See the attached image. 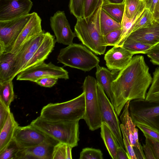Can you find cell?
I'll use <instances>...</instances> for the list:
<instances>
[{"mask_svg": "<svg viewBox=\"0 0 159 159\" xmlns=\"http://www.w3.org/2000/svg\"><path fill=\"white\" fill-rule=\"evenodd\" d=\"M97 93L102 122L110 128L120 146L124 148L119 120L114 108L101 85L97 83Z\"/></svg>", "mask_w": 159, "mask_h": 159, "instance_id": "9c48e42d", "label": "cell"}, {"mask_svg": "<svg viewBox=\"0 0 159 159\" xmlns=\"http://www.w3.org/2000/svg\"><path fill=\"white\" fill-rule=\"evenodd\" d=\"M154 21L152 13L149 9L145 8L137 20L132 32L149 26Z\"/></svg>", "mask_w": 159, "mask_h": 159, "instance_id": "d6a6232c", "label": "cell"}, {"mask_svg": "<svg viewBox=\"0 0 159 159\" xmlns=\"http://www.w3.org/2000/svg\"><path fill=\"white\" fill-rule=\"evenodd\" d=\"M133 55L123 47L113 46L105 54L104 59L107 68L115 73L125 68Z\"/></svg>", "mask_w": 159, "mask_h": 159, "instance_id": "9a60e30c", "label": "cell"}, {"mask_svg": "<svg viewBox=\"0 0 159 159\" xmlns=\"http://www.w3.org/2000/svg\"><path fill=\"white\" fill-rule=\"evenodd\" d=\"M58 63L89 71L98 65L99 59L90 50L82 45L72 43L61 49L57 56Z\"/></svg>", "mask_w": 159, "mask_h": 159, "instance_id": "5b68a950", "label": "cell"}, {"mask_svg": "<svg viewBox=\"0 0 159 159\" xmlns=\"http://www.w3.org/2000/svg\"><path fill=\"white\" fill-rule=\"evenodd\" d=\"M125 3L102 5L101 9L117 23L121 24L124 14Z\"/></svg>", "mask_w": 159, "mask_h": 159, "instance_id": "484cf974", "label": "cell"}, {"mask_svg": "<svg viewBox=\"0 0 159 159\" xmlns=\"http://www.w3.org/2000/svg\"><path fill=\"white\" fill-rule=\"evenodd\" d=\"M56 42V39L53 35L49 32H46L41 44L24 70L44 62L53 50Z\"/></svg>", "mask_w": 159, "mask_h": 159, "instance_id": "d6986e66", "label": "cell"}, {"mask_svg": "<svg viewBox=\"0 0 159 159\" xmlns=\"http://www.w3.org/2000/svg\"><path fill=\"white\" fill-rule=\"evenodd\" d=\"M49 137L73 148L79 140V120L53 121L39 116L30 123Z\"/></svg>", "mask_w": 159, "mask_h": 159, "instance_id": "3957f363", "label": "cell"}, {"mask_svg": "<svg viewBox=\"0 0 159 159\" xmlns=\"http://www.w3.org/2000/svg\"><path fill=\"white\" fill-rule=\"evenodd\" d=\"M136 125L142 131L144 134L147 135L159 141V132L143 125L137 124Z\"/></svg>", "mask_w": 159, "mask_h": 159, "instance_id": "7bdbcfd3", "label": "cell"}, {"mask_svg": "<svg viewBox=\"0 0 159 159\" xmlns=\"http://www.w3.org/2000/svg\"><path fill=\"white\" fill-rule=\"evenodd\" d=\"M72 147L65 143L58 142L54 146L52 159H71Z\"/></svg>", "mask_w": 159, "mask_h": 159, "instance_id": "1f68e13d", "label": "cell"}, {"mask_svg": "<svg viewBox=\"0 0 159 159\" xmlns=\"http://www.w3.org/2000/svg\"><path fill=\"white\" fill-rule=\"evenodd\" d=\"M116 159H129V156L124 148L119 147L116 152Z\"/></svg>", "mask_w": 159, "mask_h": 159, "instance_id": "7dc6e473", "label": "cell"}, {"mask_svg": "<svg viewBox=\"0 0 159 159\" xmlns=\"http://www.w3.org/2000/svg\"><path fill=\"white\" fill-rule=\"evenodd\" d=\"M120 128L124 147L129 156V159H137L133 148L126 134L124 127L122 124H120Z\"/></svg>", "mask_w": 159, "mask_h": 159, "instance_id": "ab89813d", "label": "cell"}, {"mask_svg": "<svg viewBox=\"0 0 159 159\" xmlns=\"http://www.w3.org/2000/svg\"><path fill=\"white\" fill-rule=\"evenodd\" d=\"M21 149L13 140L4 151L0 154V159H16Z\"/></svg>", "mask_w": 159, "mask_h": 159, "instance_id": "d590c367", "label": "cell"}, {"mask_svg": "<svg viewBox=\"0 0 159 159\" xmlns=\"http://www.w3.org/2000/svg\"><path fill=\"white\" fill-rule=\"evenodd\" d=\"M129 111L133 122L159 132V101L136 99L129 101Z\"/></svg>", "mask_w": 159, "mask_h": 159, "instance_id": "52a82bcc", "label": "cell"}, {"mask_svg": "<svg viewBox=\"0 0 159 159\" xmlns=\"http://www.w3.org/2000/svg\"></svg>", "mask_w": 159, "mask_h": 159, "instance_id": "816d5d0a", "label": "cell"}, {"mask_svg": "<svg viewBox=\"0 0 159 159\" xmlns=\"http://www.w3.org/2000/svg\"><path fill=\"white\" fill-rule=\"evenodd\" d=\"M58 143L52 139L36 146L21 149L16 159H52L54 146Z\"/></svg>", "mask_w": 159, "mask_h": 159, "instance_id": "2e32d148", "label": "cell"}, {"mask_svg": "<svg viewBox=\"0 0 159 159\" xmlns=\"http://www.w3.org/2000/svg\"><path fill=\"white\" fill-rule=\"evenodd\" d=\"M19 126L13 113L11 112L2 129L0 130V154L12 141L15 131Z\"/></svg>", "mask_w": 159, "mask_h": 159, "instance_id": "ffe728a7", "label": "cell"}, {"mask_svg": "<svg viewBox=\"0 0 159 159\" xmlns=\"http://www.w3.org/2000/svg\"><path fill=\"white\" fill-rule=\"evenodd\" d=\"M125 0H103L102 5L108 4H121L124 3Z\"/></svg>", "mask_w": 159, "mask_h": 159, "instance_id": "f907efd6", "label": "cell"}, {"mask_svg": "<svg viewBox=\"0 0 159 159\" xmlns=\"http://www.w3.org/2000/svg\"><path fill=\"white\" fill-rule=\"evenodd\" d=\"M143 0H125L124 15L128 19L132 18L143 2Z\"/></svg>", "mask_w": 159, "mask_h": 159, "instance_id": "836d02e7", "label": "cell"}, {"mask_svg": "<svg viewBox=\"0 0 159 159\" xmlns=\"http://www.w3.org/2000/svg\"><path fill=\"white\" fill-rule=\"evenodd\" d=\"M54 77L58 79H69L68 72L63 67L56 66L51 62H44L25 69L17 75L16 80L35 82L44 77Z\"/></svg>", "mask_w": 159, "mask_h": 159, "instance_id": "30bf717a", "label": "cell"}, {"mask_svg": "<svg viewBox=\"0 0 159 159\" xmlns=\"http://www.w3.org/2000/svg\"><path fill=\"white\" fill-rule=\"evenodd\" d=\"M84 2V0H70V10L77 19L83 17Z\"/></svg>", "mask_w": 159, "mask_h": 159, "instance_id": "8d00e7d4", "label": "cell"}, {"mask_svg": "<svg viewBox=\"0 0 159 159\" xmlns=\"http://www.w3.org/2000/svg\"><path fill=\"white\" fill-rule=\"evenodd\" d=\"M127 39L155 46L159 44V23L154 20L149 26L132 32Z\"/></svg>", "mask_w": 159, "mask_h": 159, "instance_id": "ac0fdd59", "label": "cell"}, {"mask_svg": "<svg viewBox=\"0 0 159 159\" xmlns=\"http://www.w3.org/2000/svg\"><path fill=\"white\" fill-rule=\"evenodd\" d=\"M142 148L146 159H155L153 151L148 143L146 142L143 144Z\"/></svg>", "mask_w": 159, "mask_h": 159, "instance_id": "bcb514c9", "label": "cell"}, {"mask_svg": "<svg viewBox=\"0 0 159 159\" xmlns=\"http://www.w3.org/2000/svg\"><path fill=\"white\" fill-rule=\"evenodd\" d=\"M10 107L0 100V130L2 129L11 113Z\"/></svg>", "mask_w": 159, "mask_h": 159, "instance_id": "60d3db41", "label": "cell"}, {"mask_svg": "<svg viewBox=\"0 0 159 159\" xmlns=\"http://www.w3.org/2000/svg\"><path fill=\"white\" fill-rule=\"evenodd\" d=\"M15 54L9 52L0 54V82L11 80L13 74Z\"/></svg>", "mask_w": 159, "mask_h": 159, "instance_id": "44dd1931", "label": "cell"}, {"mask_svg": "<svg viewBox=\"0 0 159 159\" xmlns=\"http://www.w3.org/2000/svg\"><path fill=\"white\" fill-rule=\"evenodd\" d=\"M100 26L101 32L103 36L111 31L121 28V24L113 20L102 9L100 16Z\"/></svg>", "mask_w": 159, "mask_h": 159, "instance_id": "d4e9b609", "label": "cell"}, {"mask_svg": "<svg viewBox=\"0 0 159 159\" xmlns=\"http://www.w3.org/2000/svg\"><path fill=\"white\" fill-rule=\"evenodd\" d=\"M101 6L99 7L89 18L77 19L75 26L76 36L82 43L97 55L103 54L107 47L100 26Z\"/></svg>", "mask_w": 159, "mask_h": 159, "instance_id": "7a4b0ae2", "label": "cell"}, {"mask_svg": "<svg viewBox=\"0 0 159 159\" xmlns=\"http://www.w3.org/2000/svg\"><path fill=\"white\" fill-rule=\"evenodd\" d=\"M41 19L35 12L31 13L30 18L20 34L10 52L16 54L23 43L32 36L43 33Z\"/></svg>", "mask_w": 159, "mask_h": 159, "instance_id": "e0dca14e", "label": "cell"}, {"mask_svg": "<svg viewBox=\"0 0 159 159\" xmlns=\"http://www.w3.org/2000/svg\"><path fill=\"white\" fill-rule=\"evenodd\" d=\"M144 1V0H143Z\"/></svg>", "mask_w": 159, "mask_h": 159, "instance_id": "f5cc1de1", "label": "cell"}, {"mask_svg": "<svg viewBox=\"0 0 159 159\" xmlns=\"http://www.w3.org/2000/svg\"><path fill=\"white\" fill-rule=\"evenodd\" d=\"M103 0H84L83 17H90L100 7L102 6Z\"/></svg>", "mask_w": 159, "mask_h": 159, "instance_id": "e575fe53", "label": "cell"}, {"mask_svg": "<svg viewBox=\"0 0 159 159\" xmlns=\"http://www.w3.org/2000/svg\"><path fill=\"white\" fill-rule=\"evenodd\" d=\"M97 87V81L94 77L88 75L85 77L82 86L85 100V111L83 119L91 131L100 128L102 122Z\"/></svg>", "mask_w": 159, "mask_h": 159, "instance_id": "8992f818", "label": "cell"}, {"mask_svg": "<svg viewBox=\"0 0 159 159\" xmlns=\"http://www.w3.org/2000/svg\"><path fill=\"white\" fill-rule=\"evenodd\" d=\"M129 101L127 102L121 114L120 118L123 125L126 134L132 145L137 159H146L142 148V146L139 141L138 129L135 124L133 122L129 111Z\"/></svg>", "mask_w": 159, "mask_h": 159, "instance_id": "5bb4252c", "label": "cell"}, {"mask_svg": "<svg viewBox=\"0 0 159 159\" xmlns=\"http://www.w3.org/2000/svg\"><path fill=\"white\" fill-rule=\"evenodd\" d=\"M101 135L109 155L113 159H116L118 148L120 146L116 138L107 125L102 122Z\"/></svg>", "mask_w": 159, "mask_h": 159, "instance_id": "603a6c76", "label": "cell"}, {"mask_svg": "<svg viewBox=\"0 0 159 159\" xmlns=\"http://www.w3.org/2000/svg\"><path fill=\"white\" fill-rule=\"evenodd\" d=\"M147 54L151 62L159 66V44L154 46Z\"/></svg>", "mask_w": 159, "mask_h": 159, "instance_id": "f6af8a7d", "label": "cell"}, {"mask_svg": "<svg viewBox=\"0 0 159 159\" xmlns=\"http://www.w3.org/2000/svg\"><path fill=\"white\" fill-rule=\"evenodd\" d=\"M34 53L26 52H18L15 54L14 71L11 80L13 79L24 69Z\"/></svg>", "mask_w": 159, "mask_h": 159, "instance_id": "f546056e", "label": "cell"}, {"mask_svg": "<svg viewBox=\"0 0 159 159\" xmlns=\"http://www.w3.org/2000/svg\"><path fill=\"white\" fill-rule=\"evenodd\" d=\"M152 79L143 57L138 55L133 57L111 84L112 97L111 102L118 116L127 102L145 99Z\"/></svg>", "mask_w": 159, "mask_h": 159, "instance_id": "6da1fadb", "label": "cell"}, {"mask_svg": "<svg viewBox=\"0 0 159 159\" xmlns=\"http://www.w3.org/2000/svg\"><path fill=\"white\" fill-rule=\"evenodd\" d=\"M45 33L44 31L30 38L23 43L18 52H29L34 54L41 44Z\"/></svg>", "mask_w": 159, "mask_h": 159, "instance_id": "f1b7e54d", "label": "cell"}, {"mask_svg": "<svg viewBox=\"0 0 159 159\" xmlns=\"http://www.w3.org/2000/svg\"><path fill=\"white\" fill-rule=\"evenodd\" d=\"M145 137V142L151 148L155 159H159V141L156 140L146 134H144Z\"/></svg>", "mask_w": 159, "mask_h": 159, "instance_id": "b9f144b4", "label": "cell"}, {"mask_svg": "<svg viewBox=\"0 0 159 159\" xmlns=\"http://www.w3.org/2000/svg\"><path fill=\"white\" fill-rule=\"evenodd\" d=\"M31 13L11 20L0 21V54L10 52Z\"/></svg>", "mask_w": 159, "mask_h": 159, "instance_id": "ba28073f", "label": "cell"}, {"mask_svg": "<svg viewBox=\"0 0 159 159\" xmlns=\"http://www.w3.org/2000/svg\"><path fill=\"white\" fill-rule=\"evenodd\" d=\"M96 76L97 82L102 87L111 102L112 97L111 85L115 79L114 73L99 65L96 66Z\"/></svg>", "mask_w": 159, "mask_h": 159, "instance_id": "7402d4cb", "label": "cell"}, {"mask_svg": "<svg viewBox=\"0 0 159 159\" xmlns=\"http://www.w3.org/2000/svg\"><path fill=\"white\" fill-rule=\"evenodd\" d=\"M154 46L128 39H126L122 46L133 55L137 54H147Z\"/></svg>", "mask_w": 159, "mask_h": 159, "instance_id": "83f0119b", "label": "cell"}, {"mask_svg": "<svg viewBox=\"0 0 159 159\" xmlns=\"http://www.w3.org/2000/svg\"><path fill=\"white\" fill-rule=\"evenodd\" d=\"M58 79L54 77H46L39 79L34 82L41 86L50 88L57 83Z\"/></svg>", "mask_w": 159, "mask_h": 159, "instance_id": "ee69618b", "label": "cell"}, {"mask_svg": "<svg viewBox=\"0 0 159 159\" xmlns=\"http://www.w3.org/2000/svg\"><path fill=\"white\" fill-rule=\"evenodd\" d=\"M151 85L147 93L145 100L149 101H159V67L153 73Z\"/></svg>", "mask_w": 159, "mask_h": 159, "instance_id": "4dcf8cb0", "label": "cell"}, {"mask_svg": "<svg viewBox=\"0 0 159 159\" xmlns=\"http://www.w3.org/2000/svg\"><path fill=\"white\" fill-rule=\"evenodd\" d=\"M85 111V94L61 103H50L44 106L40 116L50 121H76L83 119Z\"/></svg>", "mask_w": 159, "mask_h": 159, "instance_id": "277c9868", "label": "cell"}, {"mask_svg": "<svg viewBox=\"0 0 159 159\" xmlns=\"http://www.w3.org/2000/svg\"><path fill=\"white\" fill-rule=\"evenodd\" d=\"M14 98L12 80L0 82V100L10 107Z\"/></svg>", "mask_w": 159, "mask_h": 159, "instance_id": "4316f807", "label": "cell"}, {"mask_svg": "<svg viewBox=\"0 0 159 159\" xmlns=\"http://www.w3.org/2000/svg\"><path fill=\"white\" fill-rule=\"evenodd\" d=\"M152 14L154 20L159 23V1L155 7Z\"/></svg>", "mask_w": 159, "mask_h": 159, "instance_id": "681fc988", "label": "cell"}, {"mask_svg": "<svg viewBox=\"0 0 159 159\" xmlns=\"http://www.w3.org/2000/svg\"><path fill=\"white\" fill-rule=\"evenodd\" d=\"M103 153L99 149L86 148L80 153V159H103Z\"/></svg>", "mask_w": 159, "mask_h": 159, "instance_id": "74e56055", "label": "cell"}, {"mask_svg": "<svg viewBox=\"0 0 159 159\" xmlns=\"http://www.w3.org/2000/svg\"><path fill=\"white\" fill-rule=\"evenodd\" d=\"M122 33L121 29L111 31L103 36L105 46L116 45L119 41Z\"/></svg>", "mask_w": 159, "mask_h": 159, "instance_id": "f35d334b", "label": "cell"}, {"mask_svg": "<svg viewBox=\"0 0 159 159\" xmlns=\"http://www.w3.org/2000/svg\"><path fill=\"white\" fill-rule=\"evenodd\" d=\"M159 0H144L146 8L149 9L152 13Z\"/></svg>", "mask_w": 159, "mask_h": 159, "instance_id": "c3c4849f", "label": "cell"}, {"mask_svg": "<svg viewBox=\"0 0 159 159\" xmlns=\"http://www.w3.org/2000/svg\"><path fill=\"white\" fill-rule=\"evenodd\" d=\"M33 6L31 0H0V21L18 18L29 13Z\"/></svg>", "mask_w": 159, "mask_h": 159, "instance_id": "4fadbf2b", "label": "cell"}, {"mask_svg": "<svg viewBox=\"0 0 159 159\" xmlns=\"http://www.w3.org/2000/svg\"><path fill=\"white\" fill-rule=\"evenodd\" d=\"M53 139L32 125L18 126L13 140L21 149L34 147Z\"/></svg>", "mask_w": 159, "mask_h": 159, "instance_id": "8fae6325", "label": "cell"}, {"mask_svg": "<svg viewBox=\"0 0 159 159\" xmlns=\"http://www.w3.org/2000/svg\"><path fill=\"white\" fill-rule=\"evenodd\" d=\"M145 8L144 2L132 18L128 19L124 14L121 24L122 33L120 39L116 46L122 47L126 39L132 32L137 20Z\"/></svg>", "mask_w": 159, "mask_h": 159, "instance_id": "cb8c5ba5", "label": "cell"}, {"mask_svg": "<svg viewBox=\"0 0 159 159\" xmlns=\"http://www.w3.org/2000/svg\"><path fill=\"white\" fill-rule=\"evenodd\" d=\"M51 28L58 43L68 45L76 36L71 29L64 11H58L50 18Z\"/></svg>", "mask_w": 159, "mask_h": 159, "instance_id": "7c38bea8", "label": "cell"}]
</instances>
